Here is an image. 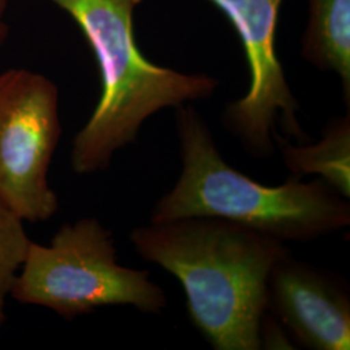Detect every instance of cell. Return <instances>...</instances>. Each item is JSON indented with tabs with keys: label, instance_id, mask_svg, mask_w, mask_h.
Here are the masks:
<instances>
[{
	"label": "cell",
	"instance_id": "1",
	"mask_svg": "<svg viewBox=\"0 0 350 350\" xmlns=\"http://www.w3.org/2000/svg\"><path fill=\"white\" fill-rule=\"evenodd\" d=\"M130 240L179 280L191 322L214 349H262L269 276L291 256L284 241L214 217L150 222Z\"/></svg>",
	"mask_w": 350,
	"mask_h": 350
},
{
	"label": "cell",
	"instance_id": "2",
	"mask_svg": "<svg viewBox=\"0 0 350 350\" xmlns=\"http://www.w3.org/2000/svg\"><path fill=\"white\" fill-rule=\"evenodd\" d=\"M182 173L156 202L150 222L214 217L247 226L282 241H309L350 225V205L325 180L293 175L269 187L226 163L212 131L192 105L175 108Z\"/></svg>",
	"mask_w": 350,
	"mask_h": 350
},
{
	"label": "cell",
	"instance_id": "3",
	"mask_svg": "<svg viewBox=\"0 0 350 350\" xmlns=\"http://www.w3.org/2000/svg\"><path fill=\"white\" fill-rule=\"evenodd\" d=\"M79 26L101 75L95 111L73 139L70 165L77 174L107 170L117 150L134 143L146 120L165 108L212 98L218 79L150 63L134 36L142 0H49Z\"/></svg>",
	"mask_w": 350,
	"mask_h": 350
},
{
	"label": "cell",
	"instance_id": "4",
	"mask_svg": "<svg viewBox=\"0 0 350 350\" xmlns=\"http://www.w3.org/2000/svg\"><path fill=\"white\" fill-rule=\"evenodd\" d=\"M11 296L66 319L113 305L157 314L167 304L148 271L118 263L112 232L96 218L62 226L50 245L31 241Z\"/></svg>",
	"mask_w": 350,
	"mask_h": 350
},
{
	"label": "cell",
	"instance_id": "5",
	"mask_svg": "<svg viewBox=\"0 0 350 350\" xmlns=\"http://www.w3.org/2000/svg\"><path fill=\"white\" fill-rule=\"evenodd\" d=\"M62 134L59 91L25 69L0 73V202L27 222L59 209L49 169Z\"/></svg>",
	"mask_w": 350,
	"mask_h": 350
},
{
	"label": "cell",
	"instance_id": "6",
	"mask_svg": "<svg viewBox=\"0 0 350 350\" xmlns=\"http://www.w3.org/2000/svg\"><path fill=\"white\" fill-rule=\"evenodd\" d=\"M228 18L243 44L250 88L226 107L224 124L250 154L269 159L276 126L299 144L309 137L297 120L300 104L288 85L276 53V26L283 0H208Z\"/></svg>",
	"mask_w": 350,
	"mask_h": 350
},
{
	"label": "cell",
	"instance_id": "7",
	"mask_svg": "<svg viewBox=\"0 0 350 350\" xmlns=\"http://www.w3.org/2000/svg\"><path fill=\"white\" fill-rule=\"evenodd\" d=\"M267 293V310L301 345L349 350V292L338 276L288 256L273 269Z\"/></svg>",
	"mask_w": 350,
	"mask_h": 350
},
{
	"label": "cell",
	"instance_id": "8",
	"mask_svg": "<svg viewBox=\"0 0 350 350\" xmlns=\"http://www.w3.org/2000/svg\"><path fill=\"white\" fill-rule=\"evenodd\" d=\"M308 4L301 56L315 68L338 75L349 107L350 0H308Z\"/></svg>",
	"mask_w": 350,
	"mask_h": 350
},
{
	"label": "cell",
	"instance_id": "9",
	"mask_svg": "<svg viewBox=\"0 0 350 350\" xmlns=\"http://www.w3.org/2000/svg\"><path fill=\"white\" fill-rule=\"evenodd\" d=\"M283 161L293 175H318L341 196L350 198V116L334 118L315 144L293 146L276 134Z\"/></svg>",
	"mask_w": 350,
	"mask_h": 350
},
{
	"label": "cell",
	"instance_id": "10",
	"mask_svg": "<svg viewBox=\"0 0 350 350\" xmlns=\"http://www.w3.org/2000/svg\"><path fill=\"white\" fill-rule=\"evenodd\" d=\"M23 222L0 202V328L5 322V300L12 292L31 243Z\"/></svg>",
	"mask_w": 350,
	"mask_h": 350
},
{
	"label": "cell",
	"instance_id": "11",
	"mask_svg": "<svg viewBox=\"0 0 350 350\" xmlns=\"http://www.w3.org/2000/svg\"><path fill=\"white\" fill-rule=\"evenodd\" d=\"M4 11H5V4L0 5V47L3 46V43L5 42V39H7L8 34H10L8 25L4 23V18H3Z\"/></svg>",
	"mask_w": 350,
	"mask_h": 350
},
{
	"label": "cell",
	"instance_id": "12",
	"mask_svg": "<svg viewBox=\"0 0 350 350\" xmlns=\"http://www.w3.org/2000/svg\"><path fill=\"white\" fill-rule=\"evenodd\" d=\"M5 4V0H0V5H4Z\"/></svg>",
	"mask_w": 350,
	"mask_h": 350
}]
</instances>
